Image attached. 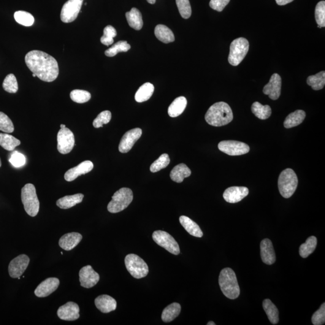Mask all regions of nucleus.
<instances>
[{
  "mask_svg": "<svg viewBox=\"0 0 325 325\" xmlns=\"http://www.w3.org/2000/svg\"><path fill=\"white\" fill-rule=\"evenodd\" d=\"M27 67L36 77L46 82H52L58 77V62L53 56L39 50H32L26 54Z\"/></svg>",
  "mask_w": 325,
  "mask_h": 325,
  "instance_id": "nucleus-1",
  "label": "nucleus"
},
{
  "mask_svg": "<svg viewBox=\"0 0 325 325\" xmlns=\"http://www.w3.org/2000/svg\"><path fill=\"white\" fill-rule=\"evenodd\" d=\"M206 122L214 127L226 126L231 123L233 114L231 107L226 102H219L211 105L205 114Z\"/></svg>",
  "mask_w": 325,
  "mask_h": 325,
  "instance_id": "nucleus-2",
  "label": "nucleus"
},
{
  "mask_svg": "<svg viewBox=\"0 0 325 325\" xmlns=\"http://www.w3.org/2000/svg\"><path fill=\"white\" fill-rule=\"evenodd\" d=\"M219 284L221 291L228 299H235L239 296L240 287L236 275L231 268H225L221 270L219 277Z\"/></svg>",
  "mask_w": 325,
  "mask_h": 325,
  "instance_id": "nucleus-3",
  "label": "nucleus"
},
{
  "mask_svg": "<svg viewBox=\"0 0 325 325\" xmlns=\"http://www.w3.org/2000/svg\"><path fill=\"white\" fill-rule=\"evenodd\" d=\"M21 200L24 209L29 216H36L39 213L40 203L33 184H26L21 190Z\"/></svg>",
  "mask_w": 325,
  "mask_h": 325,
  "instance_id": "nucleus-4",
  "label": "nucleus"
},
{
  "mask_svg": "<svg viewBox=\"0 0 325 325\" xmlns=\"http://www.w3.org/2000/svg\"><path fill=\"white\" fill-rule=\"evenodd\" d=\"M297 184L298 179L293 170L288 168L281 173L278 178V189L284 198H289L294 194Z\"/></svg>",
  "mask_w": 325,
  "mask_h": 325,
  "instance_id": "nucleus-5",
  "label": "nucleus"
},
{
  "mask_svg": "<svg viewBox=\"0 0 325 325\" xmlns=\"http://www.w3.org/2000/svg\"><path fill=\"white\" fill-rule=\"evenodd\" d=\"M133 199V194L129 188H121L116 192L112 199L108 203L107 210L110 213L121 212L129 207Z\"/></svg>",
  "mask_w": 325,
  "mask_h": 325,
  "instance_id": "nucleus-6",
  "label": "nucleus"
},
{
  "mask_svg": "<svg viewBox=\"0 0 325 325\" xmlns=\"http://www.w3.org/2000/svg\"><path fill=\"white\" fill-rule=\"evenodd\" d=\"M249 48L248 40L239 37L233 40L230 45L228 62L232 66H236L242 62L247 54Z\"/></svg>",
  "mask_w": 325,
  "mask_h": 325,
  "instance_id": "nucleus-7",
  "label": "nucleus"
},
{
  "mask_svg": "<svg viewBox=\"0 0 325 325\" xmlns=\"http://www.w3.org/2000/svg\"><path fill=\"white\" fill-rule=\"evenodd\" d=\"M125 264L128 272L134 278H144L148 274V265L144 260L137 255H127L125 259Z\"/></svg>",
  "mask_w": 325,
  "mask_h": 325,
  "instance_id": "nucleus-8",
  "label": "nucleus"
},
{
  "mask_svg": "<svg viewBox=\"0 0 325 325\" xmlns=\"http://www.w3.org/2000/svg\"><path fill=\"white\" fill-rule=\"evenodd\" d=\"M153 238L157 245L166 249L173 255H178L180 249L177 241L169 233L163 231H156L153 232Z\"/></svg>",
  "mask_w": 325,
  "mask_h": 325,
  "instance_id": "nucleus-9",
  "label": "nucleus"
},
{
  "mask_svg": "<svg viewBox=\"0 0 325 325\" xmlns=\"http://www.w3.org/2000/svg\"><path fill=\"white\" fill-rule=\"evenodd\" d=\"M84 0H68L62 7L61 18L65 23H70L77 19Z\"/></svg>",
  "mask_w": 325,
  "mask_h": 325,
  "instance_id": "nucleus-10",
  "label": "nucleus"
},
{
  "mask_svg": "<svg viewBox=\"0 0 325 325\" xmlns=\"http://www.w3.org/2000/svg\"><path fill=\"white\" fill-rule=\"evenodd\" d=\"M219 150L228 155L241 156L249 153L250 148L245 143L235 140L222 141L218 145Z\"/></svg>",
  "mask_w": 325,
  "mask_h": 325,
  "instance_id": "nucleus-11",
  "label": "nucleus"
},
{
  "mask_svg": "<svg viewBox=\"0 0 325 325\" xmlns=\"http://www.w3.org/2000/svg\"><path fill=\"white\" fill-rule=\"evenodd\" d=\"M75 146V137L73 132L65 127L59 130L58 134V150L60 153L67 154Z\"/></svg>",
  "mask_w": 325,
  "mask_h": 325,
  "instance_id": "nucleus-12",
  "label": "nucleus"
},
{
  "mask_svg": "<svg viewBox=\"0 0 325 325\" xmlns=\"http://www.w3.org/2000/svg\"><path fill=\"white\" fill-rule=\"evenodd\" d=\"M142 134V130L135 128L130 130L124 134L119 145V151L121 153H128L131 150L135 143L140 139Z\"/></svg>",
  "mask_w": 325,
  "mask_h": 325,
  "instance_id": "nucleus-13",
  "label": "nucleus"
},
{
  "mask_svg": "<svg viewBox=\"0 0 325 325\" xmlns=\"http://www.w3.org/2000/svg\"><path fill=\"white\" fill-rule=\"evenodd\" d=\"M30 259L26 255L22 254L10 261L9 265V273L10 277H20L27 269L29 264Z\"/></svg>",
  "mask_w": 325,
  "mask_h": 325,
  "instance_id": "nucleus-14",
  "label": "nucleus"
},
{
  "mask_svg": "<svg viewBox=\"0 0 325 325\" xmlns=\"http://www.w3.org/2000/svg\"><path fill=\"white\" fill-rule=\"evenodd\" d=\"M79 277L81 286L86 289L92 288L99 281L98 273L96 272L90 265L81 268Z\"/></svg>",
  "mask_w": 325,
  "mask_h": 325,
  "instance_id": "nucleus-15",
  "label": "nucleus"
},
{
  "mask_svg": "<svg viewBox=\"0 0 325 325\" xmlns=\"http://www.w3.org/2000/svg\"><path fill=\"white\" fill-rule=\"evenodd\" d=\"M58 316L64 321H76L80 318L79 306L75 302H67L58 309Z\"/></svg>",
  "mask_w": 325,
  "mask_h": 325,
  "instance_id": "nucleus-16",
  "label": "nucleus"
},
{
  "mask_svg": "<svg viewBox=\"0 0 325 325\" xmlns=\"http://www.w3.org/2000/svg\"><path fill=\"white\" fill-rule=\"evenodd\" d=\"M60 284L59 279L49 278L42 282L37 287L34 294L38 297H47L58 289Z\"/></svg>",
  "mask_w": 325,
  "mask_h": 325,
  "instance_id": "nucleus-17",
  "label": "nucleus"
},
{
  "mask_svg": "<svg viewBox=\"0 0 325 325\" xmlns=\"http://www.w3.org/2000/svg\"><path fill=\"white\" fill-rule=\"evenodd\" d=\"M281 85L282 80L280 75L273 74L269 82L264 87L263 93L272 100L278 99L281 95Z\"/></svg>",
  "mask_w": 325,
  "mask_h": 325,
  "instance_id": "nucleus-18",
  "label": "nucleus"
},
{
  "mask_svg": "<svg viewBox=\"0 0 325 325\" xmlns=\"http://www.w3.org/2000/svg\"><path fill=\"white\" fill-rule=\"evenodd\" d=\"M249 194V190L245 187L233 186L224 192L223 197L227 202L237 203L241 201Z\"/></svg>",
  "mask_w": 325,
  "mask_h": 325,
  "instance_id": "nucleus-19",
  "label": "nucleus"
},
{
  "mask_svg": "<svg viewBox=\"0 0 325 325\" xmlns=\"http://www.w3.org/2000/svg\"><path fill=\"white\" fill-rule=\"evenodd\" d=\"M94 168V164L91 161H87L81 162L78 166L71 168L65 173V180L70 182L81 175H85L91 172Z\"/></svg>",
  "mask_w": 325,
  "mask_h": 325,
  "instance_id": "nucleus-20",
  "label": "nucleus"
},
{
  "mask_svg": "<svg viewBox=\"0 0 325 325\" xmlns=\"http://www.w3.org/2000/svg\"><path fill=\"white\" fill-rule=\"evenodd\" d=\"M261 257L265 264L272 265L276 261V256L272 242L268 238L261 241L260 244Z\"/></svg>",
  "mask_w": 325,
  "mask_h": 325,
  "instance_id": "nucleus-21",
  "label": "nucleus"
},
{
  "mask_svg": "<svg viewBox=\"0 0 325 325\" xmlns=\"http://www.w3.org/2000/svg\"><path fill=\"white\" fill-rule=\"evenodd\" d=\"M95 304L98 310L103 313H108L115 311L117 307V302L112 297L107 294L101 295L95 300Z\"/></svg>",
  "mask_w": 325,
  "mask_h": 325,
  "instance_id": "nucleus-22",
  "label": "nucleus"
},
{
  "mask_svg": "<svg viewBox=\"0 0 325 325\" xmlns=\"http://www.w3.org/2000/svg\"><path fill=\"white\" fill-rule=\"evenodd\" d=\"M82 238V235L80 233H67L60 238L59 246L65 251L72 250L80 243Z\"/></svg>",
  "mask_w": 325,
  "mask_h": 325,
  "instance_id": "nucleus-23",
  "label": "nucleus"
},
{
  "mask_svg": "<svg viewBox=\"0 0 325 325\" xmlns=\"http://www.w3.org/2000/svg\"><path fill=\"white\" fill-rule=\"evenodd\" d=\"M179 220H180L181 226L192 236L199 238L203 236V232L198 225L192 221L191 219L186 216H181Z\"/></svg>",
  "mask_w": 325,
  "mask_h": 325,
  "instance_id": "nucleus-24",
  "label": "nucleus"
},
{
  "mask_svg": "<svg viewBox=\"0 0 325 325\" xmlns=\"http://www.w3.org/2000/svg\"><path fill=\"white\" fill-rule=\"evenodd\" d=\"M84 195L81 194L65 196L57 200L56 205L62 209H68L75 205L80 204L83 199Z\"/></svg>",
  "mask_w": 325,
  "mask_h": 325,
  "instance_id": "nucleus-25",
  "label": "nucleus"
},
{
  "mask_svg": "<svg viewBox=\"0 0 325 325\" xmlns=\"http://www.w3.org/2000/svg\"><path fill=\"white\" fill-rule=\"evenodd\" d=\"M191 170L185 164L181 163L173 167L170 173L171 180L176 183H182L184 179L191 175Z\"/></svg>",
  "mask_w": 325,
  "mask_h": 325,
  "instance_id": "nucleus-26",
  "label": "nucleus"
},
{
  "mask_svg": "<svg viewBox=\"0 0 325 325\" xmlns=\"http://www.w3.org/2000/svg\"><path fill=\"white\" fill-rule=\"evenodd\" d=\"M126 16L127 22L131 28L135 31H140L142 29L143 22L142 14L139 10L135 7L132 8L130 12L126 13Z\"/></svg>",
  "mask_w": 325,
  "mask_h": 325,
  "instance_id": "nucleus-27",
  "label": "nucleus"
},
{
  "mask_svg": "<svg viewBox=\"0 0 325 325\" xmlns=\"http://www.w3.org/2000/svg\"><path fill=\"white\" fill-rule=\"evenodd\" d=\"M188 101L184 97L177 98L168 108V114L172 118H176L182 114L185 110Z\"/></svg>",
  "mask_w": 325,
  "mask_h": 325,
  "instance_id": "nucleus-28",
  "label": "nucleus"
},
{
  "mask_svg": "<svg viewBox=\"0 0 325 325\" xmlns=\"http://www.w3.org/2000/svg\"><path fill=\"white\" fill-rule=\"evenodd\" d=\"M305 116L306 113L304 111L302 110L295 111L287 116L284 121V126L286 129H291L299 126L304 120Z\"/></svg>",
  "mask_w": 325,
  "mask_h": 325,
  "instance_id": "nucleus-29",
  "label": "nucleus"
},
{
  "mask_svg": "<svg viewBox=\"0 0 325 325\" xmlns=\"http://www.w3.org/2000/svg\"><path fill=\"white\" fill-rule=\"evenodd\" d=\"M154 33L157 39L164 43L173 42L175 40L174 34L171 30L166 26L162 24L157 26Z\"/></svg>",
  "mask_w": 325,
  "mask_h": 325,
  "instance_id": "nucleus-30",
  "label": "nucleus"
},
{
  "mask_svg": "<svg viewBox=\"0 0 325 325\" xmlns=\"http://www.w3.org/2000/svg\"><path fill=\"white\" fill-rule=\"evenodd\" d=\"M181 305L178 303L174 302L168 305L162 311V321L166 323L172 322L179 316L181 312Z\"/></svg>",
  "mask_w": 325,
  "mask_h": 325,
  "instance_id": "nucleus-31",
  "label": "nucleus"
},
{
  "mask_svg": "<svg viewBox=\"0 0 325 325\" xmlns=\"http://www.w3.org/2000/svg\"><path fill=\"white\" fill-rule=\"evenodd\" d=\"M154 86L153 84L146 83L141 86L135 95V100L138 102L148 101L153 96Z\"/></svg>",
  "mask_w": 325,
  "mask_h": 325,
  "instance_id": "nucleus-32",
  "label": "nucleus"
},
{
  "mask_svg": "<svg viewBox=\"0 0 325 325\" xmlns=\"http://www.w3.org/2000/svg\"><path fill=\"white\" fill-rule=\"evenodd\" d=\"M262 307L271 323L273 325L277 324L279 322V311L274 303L270 299H265L262 303Z\"/></svg>",
  "mask_w": 325,
  "mask_h": 325,
  "instance_id": "nucleus-33",
  "label": "nucleus"
},
{
  "mask_svg": "<svg viewBox=\"0 0 325 325\" xmlns=\"http://www.w3.org/2000/svg\"><path fill=\"white\" fill-rule=\"evenodd\" d=\"M251 110L256 117L261 120H265V119L269 118L272 114V110L269 105H263L259 102L253 103Z\"/></svg>",
  "mask_w": 325,
  "mask_h": 325,
  "instance_id": "nucleus-34",
  "label": "nucleus"
},
{
  "mask_svg": "<svg viewBox=\"0 0 325 325\" xmlns=\"http://www.w3.org/2000/svg\"><path fill=\"white\" fill-rule=\"evenodd\" d=\"M21 144V141L16 139L13 135L0 133V146L4 150L12 151L15 150L16 146Z\"/></svg>",
  "mask_w": 325,
  "mask_h": 325,
  "instance_id": "nucleus-35",
  "label": "nucleus"
},
{
  "mask_svg": "<svg viewBox=\"0 0 325 325\" xmlns=\"http://www.w3.org/2000/svg\"><path fill=\"white\" fill-rule=\"evenodd\" d=\"M318 244V239L314 236L307 238L305 243L302 244L299 248L300 256L303 259L307 258L310 254L314 253Z\"/></svg>",
  "mask_w": 325,
  "mask_h": 325,
  "instance_id": "nucleus-36",
  "label": "nucleus"
},
{
  "mask_svg": "<svg viewBox=\"0 0 325 325\" xmlns=\"http://www.w3.org/2000/svg\"><path fill=\"white\" fill-rule=\"evenodd\" d=\"M307 84L314 91H319L323 89L325 85V72L321 71L316 75L309 76L307 78Z\"/></svg>",
  "mask_w": 325,
  "mask_h": 325,
  "instance_id": "nucleus-37",
  "label": "nucleus"
},
{
  "mask_svg": "<svg viewBox=\"0 0 325 325\" xmlns=\"http://www.w3.org/2000/svg\"><path fill=\"white\" fill-rule=\"evenodd\" d=\"M131 48L129 43L125 40H121L115 43L112 47L105 51V55L107 57H114L119 53L127 52Z\"/></svg>",
  "mask_w": 325,
  "mask_h": 325,
  "instance_id": "nucleus-38",
  "label": "nucleus"
},
{
  "mask_svg": "<svg viewBox=\"0 0 325 325\" xmlns=\"http://www.w3.org/2000/svg\"><path fill=\"white\" fill-rule=\"evenodd\" d=\"M14 18L18 24L26 27L32 26L34 22L33 16L25 11H17L15 13Z\"/></svg>",
  "mask_w": 325,
  "mask_h": 325,
  "instance_id": "nucleus-39",
  "label": "nucleus"
},
{
  "mask_svg": "<svg viewBox=\"0 0 325 325\" xmlns=\"http://www.w3.org/2000/svg\"><path fill=\"white\" fill-rule=\"evenodd\" d=\"M2 88L9 93H16L18 90V85L15 76L13 74L7 75L2 83Z\"/></svg>",
  "mask_w": 325,
  "mask_h": 325,
  "instance_id": "nucleus-40",
  "label": "nucleus"
},
{
  "mask_svg": "<svg viewBox=\"0 0 325 325\" xmlns=\"http://www.w3.org/2000/svg\"><path fill=\"white\" fill-rule=\"evenodd\" d=\"M70 97L73 101L83 104L91 99V95L88 91L76 89L70 92Z\"/></svg>",
  "mask_w": 325,
  "mask_h": 325,
  "instance_id": "nucleus-41",
  "label": "nucleus"
},
{
  "mask_svg": "<svg viewBox=\"0 0 325 325\" xmlns=\"http://www.w3.org/2000/svg\"><path fill=\"white\" fill-rule=\"evenodd\" d=\"M170 162V159L167 154H163L158 159L151 164L150 170L151 172L155 173L160 171L166 167Z\"/></svg>",
  "mask_w": 325,
  "mask_h": 325,
  "instance_id": "nucleus-42",
  "label": "nucleus"
},
{
  "mask_svg": "<svg viewBox=\"0 0 325 325\" xmlns=\"http://www.w3.org/2000/svg\"><path fill=\"white\" fill-rule=\"evenodd\" d=\"M117 35L116 29L112 26H107L104 29V34L101 38V42L102 44L109 46L113 44L114 37Z\"/></svg>",
  "mask_w": 325,
  "mask_h": 325,
  "instance_id": "nucleus-43",
  "label": "nucleus"
},
{
  "mask_svg": "<svg viewBox=\"0 0 325 325\" xmlns=\"http://www.w3.org/2000/svg\"><path fill=\"white\" fill-rule=\"evenodd\" d=\"M179 12L184 19H188L192 15V8L189 0H176Z\"/></svg>",
  "mask_w": 325,
  "mask_h": 325,
  "instance_id": "nucleus-44",
  "label": "nucleus"
},
{
  "mask_svg": "<svg viewBox=\"0 0 325 325\" xmlns=\"http://www.w3.org/2000/svg\"><path fill=\"white\" fill-rule=\"evenodd\" d=\"M315 18L318 26L325 27V1L318 2L315 9Z\"/></svg>",
  "mask_w": 325,
  "mask_h": 325,
  "instance_id": "nucleus-45",
  "label": "nucleus"
},
{
  "mask_svg": "<svg viewBox=\"0 0 325 325\" xmlns=\"http://www.w3.org/2000/svg\"><path fill=\"white\" fill-rule=\"evenodd\" d=\"M0 130L7 133L14 131V126L12 121L5 113L0 112Z\"/></svg>",
  "mask_w": 325,
  "mask_h": 325,
  "instance_id": "nucleus-46",
  "label": "nucleus"
},
{
  "mask_svg": "<svg viewBox=\"0 0 325 325\" xmlns=\"http://www.w3.org/2000/svg\"><path fill=\"white\" fill-rule=\"evenodd\" d=\"M111 118H112V113H111L110 111H103V112L100 113L97 117L94 119L93 126L96 129L102 127L103 125L109 123Z\"/></svg>",
  "mask_w": 325,
  "mask_h": 325,
  "instance_id": "nucleus-47",
  "label": "nucleus"
},
{
  "mask_svg": "<svg viewBox=\"0 0 325 325\" xmlns=\"http://www.w3.org/2000/svg\"><path fill=\"white\" fill-rule=\"evenodd\" d=\"M9 162L15 167H21L24 166L26 162V157L18 151H13L10 156Z\"/></svg>",
  "mask_w": 325,
  "mask_h": 325,
  "instance_id": "nucleus-48",
  "label": "nucleus"
},
{
  "mask_svg": "<svg viewBox=\"0 0 325 325\" xmlns=\"http://www.w3.org/2000/svg\"><path fill=\"white\" fill-rule=\"evenodd\" d=\"M312 323L314 325H322L325 322V304L322 303L319 310L312 316Z\"/></svg>",
  "mask_w": 325,
  "mask_h": 325,
  "instance_id": "nucleus-49",
  "label": "nucleus"
},
{
  "mask_svg": "<svg viewBox=\"0 0 325 325\" xmlns=\"http://www.w3.org/2000/svg\"><path fill=\"white\" fill-rule=\"evenodd\" d=\"M230 0H211L210 2V6L211 9L222 12L224 8L228 4Z\"/></svg>",
  "mask_w": 325,
  "mask_h": 325,
  "instance_id": "nucleus-50",
  "label": "nucleus"
},
{
  "mask_svg": "<svg viewBox=\"0 0 325 325\" xmlns=\"http://www.w3.org/2000/svg\"><path fill=\"white\" fill-rule=\"evenodd\" d=\"M294 0H276V3L280 5H284L292 2Z\"/></svg>",
  "mask_w": 325,
  "mask_h": 325,
  "instance_id": "nucleus-51",
  "label": "nucleus"
},
{
  "mask_svg": "<svg viewBox=\"0 0 325 325\" xmlns=\"http://www.w3.org/2000/svg\"><path fill=\"white\" fill-rule=\"evenodd\" d=\"M146 1H147L149 2V3H150L151 4H155L156 0H146Z\"/></svg>",
  "mask_w": 325,
  "mask_h": 325,
  "instance_id": "nucleus-52",
  "label": "nucleus"
},
{
  "mask_svg": "<svg viewBox=\"0 0 325 325\" xmlns=\"http://www.w3.org/2000/svg\"><path fill=\"white\" fill-rule=\"evenodd\" d=\"M207 325H215L216 324L214 323L213 322H209L207 324Z\"/></svg>",
  "mask_w": 325,
  "mask_h": 325,
  "instance_id": "nucleus-53",
  "label": "nucleus"
},
{
  "mask_svg": "<svg viewBox=\"0 0 325 325\" xmlns=\"http://www.w3.org/2000/svg\"><path fill=\"white\" fill-rule=\"evenodd\" d=\"M65 127H66V126H65V125L64 124L61 125V129H64L65 128Z\"/></svg>",
  "mask_w": 325,
  "mask_h": 325,
  "instance_id": "nucleus-54",
  "label": "nucleus"
},
{
  "mask_svg": "<svg viewBox=\"0 0 325 325\" xmlns=\"http://www.w3.org/2000/svg\"><path fill=\"white\" fill-rule=\"evenodd\" d=\"M32 77H36V74H34V73H32Z\"/></svg>",
  "mask_w": 325,
  "mask_h": 325,
  "instance_id": "nucleus-55",
  "label": "nucleus"
},
{
  "mask_svg": "<svg viewBox=\"0 0 325 325\" xmlns=\"http://www.w3.org/2000/svg\"><path fill=\"white\" fill-rule=\"evenodd\" d=\"M1 166V159H0V167Z\"/></svg>",
  "mask_w": 325,
  "mask_h": 325,
  "instance_id": "nucleus-56",
  "label": "nucleus"
}]
</instances>
